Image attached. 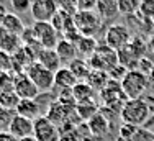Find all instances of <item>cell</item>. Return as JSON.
I'll return each instance as SVG.
<instances>
[{"label":"cell","instance_id":"cell-33","mask_svg":"<svg viewBox=\"0 0 154 141\" xmlns=\"http://www.w3.org/2000/svg\"><path fill=\"white\" fill-rule=\"evenodd\" d=\"M10 5H12V8H13V13H17V15L26 13V12H30V8H31L30 0H10Z\"/></svg>","mask_w":154,"mask_h":141},{"label":"cell","instance_id":"cell-39","mask_svg":"<svg viewBox=\"0 0 154 141\" xmlns=\"http://www.w3.org/2000/svg\"><path fill=\"white\" fill-rule=\"evenodd\" d=\"M7 8H5V5H3L2 2H0V27H2V21H3V18L7 17Z\"/></svg>","mask_w":154,"mask_h":141},{"label":"cell","instance_id":"cell-40","mask_svg":"<svg viewBox=\"0 0 154 141\" xmlns=\"http://www.w3.org/2000/svg\"><path fill=\"white\" fill-rule=\"evenodd\" d=\"M20 141H36L33 136H30V138H23V139H20Z\"/></svg>","mask_w":154,"mask_h":141},{"label":"cell","instance_id":"cell-18","mask_svg":"<svg viewBox=\"0 0 154 141\" xmlns=\"http://www.w3.org/2000/svg\"><path fill=\"white\" fill-rule=\"evenodd\" d=\"M54 49H56V53H57V56H59L62 64H69V62H72L74 59H77V54H79L77 53L75 44L67 41V39H64V38H61L59 41H57Z\"/></svg>","mask_w":154,"mask_h":141},{"label":"cell","instance_id":"cell-20","mask_svg":"<svg viewBox=\"0 0 154 141\" xmlns=\"http://www.w3.org/2000/svg\"><path fill=\"white\" fill-rule=\"evenodd\" d=\"M79 82V80L75 79V76L69 70L67 66H62L59 70H56L54 72V87L57 89H72L74 85Z\"/></svg>","mask_w":154,"mask_h":141},{"label":"cell","instance_id":"cell-21","mask_svg":"<svg viewBox=\"0 0 154 141\" xmlns=\"http://www.w3.org/2000/svg\"><path fill=\"white\" fill-rule=\"evenodd\" d=\"M67 67L75 76V79L79 80V82H85L87 77H89V74H90V70H92L89 61H87V59H82V58H77L72 62H69Z\"/></svg>","mask_w":154,"mask_h":141},{"label":"cell","instance_id":"cell-10","mask_svg":"<svg viewBox=\"0 0 154 141\" xmlns=\"http://www.w3.org/2000/svg\"><path fill=\"white\" fill-rule=\"evenodd\" d=\"M13 92L18 95L20 100H36L41 92L38 90L35 84L30 80V77L25 72L15 74V82H13Z\"/></svg>","mask_w":154,"mask_h":141},{"label":"cell","instance_id":"cell-6","mask_svg":"<svg viewBox=\"0 0 154 141\" xmlns=\"http://www.w3.org/2000/svg\"><path fill=\"white\" fill-rule=\"evenodd\" d=\"M25 74L30 77V80L38 87V90L41 92V94L49 92L51 89L54 87V72H51V70H48L46 67H43V66L36 61L25 70Z\"/></svg>","mask_w":154,"mask_h":141},{"label":"cell","instance_id":"cell-31","mask_svg":"<svg viewBox=\"0 0 154 141\" xmlns=\"http://www.w3.org/2000/svg\"><path fill=\"white\" fill-rule=\"evenodd\" d=\"M57 5V10H62L66 13H71V15H75L77 13V0H54Z\"/></svg>","mask_w":154,"mask_h":141},{"label":"cell","instance_id":"cell-26","mask_svg":"<svg viewBox=\"0 0 154 141\" xmlns=\"http://www.w3.org/2000/svg\"><path fill=\"white\" fill-rule=\"evenodd\" d=\"M100 110H98V105L95 103V100L92 102H84V103H77L75 105V113L79 115L80 120L89 121L92 117H95Z\"/></svg>","mask_w":154,"mask_h":141},{"label":"cell","instance_id":"cell-3","mask_svg":"<svg viewBox=\"0 0 154 141\" xmlns=\"http://www.w3.org/2000/svg\"><path fill=\"white\" fill-rule=\"evenodd\" d=\"M74 25L82 36L95 38V35L103 27V21L100 20L95 10H77L74 15Z\"/></svg>","mask_w":154,"mask_h":141},{"label":"cell","instance_id":"cell-14","mask_svg":"<svg viewBox=\"0 0 154 141\" xmlns=\"http://www.w3.org/2000/svg\"><path fill=\"white\" fill-rule=\"evenodd\" d=\"M72 110H75V108H72V107H67V105H62L61 102L54 100V102L51 103L49 107H48V110H46L45 115L57 127V125H61V123H64V121H67V118H69V115L72 113Z\"/></svg>","mask_w":154,"mask_h":141},{"label":"cell","instance_id":"cell-22","mask_svg":"<svg viewBox=\"0 0 154 141\" xmlns=\"http://www.w3.org/2000/svg\"><path fill=\"white\" fill-rule=\"evenodd\" d=\"M2 28L5 30V31H8V33H12V35H17V36H21V33L25 31V25H23V21H21V18H20V15H17V13H7V17L3 18V21H2Z\"/></svg>","mask_w":154,"mask_h":141},{"label":"cell","instance_id":"cell-19","mask_svg":"<svg viewBox=\"0 0 154 141\" xmlns=\"http://www.w3.org/2000/svg\"><path fill=\"white\" fill-rule=\"evenodd\" d=\"M87 128L92 133V136L95 138H102L108 133V120L103 115V112H98L95 117H92L89 121H87Z\"/></svg>","mask_w":154,"mask_h":141},{"label":"cell","instance_id":"cell-16","mask_svg":"<svg viewBox=\"0 0 154 141\" xmlns=\"http://www.w3.org/2000/svg\"><path fill=\"white\" fill-rule=\"evenodd\" d=\"M21 48H23V43H21L20 36L12 35V33L5 31V30L0 27V49L13 56V54H15L17 51H20Z\"/></svg>","mask_w":154,"mask_h":141},{"label":"cell","instance_id":"cell-35","mask_svg":"<svg viewBox=\"0 0 154 141\" xmlns=\"http://www.w3.org/2000/svg\"><path fill=\"white\" fill-rule=\"evenodd\" d=\"M126 72H128V69H126V67H123L122 64H116L115 67H113V69L108 72V77H110V80H115V82H122V80L125 79V76H126Z\"/></svg>","mask_w":154,"mask_h":141},{"label":"cell","instance_id":"cell-2","mask_svg":"<svg viewBox=\"0 0 154 141\" xmlns=\"http://www.w3.org/2000/svg\"><path fill=\"white\" fill-rule=\"evenodd\" d=\"M120 84H122V89L125 95L128 97V100L141 99L149 85V77L146 74H143L139 69H133V70H128L125 79Z\"/></svg>","mask_w":154,"mask_h":141},{"label":"cell","instance_id":"cell-27","mask_svg":"<svg viewBox=\"0 0 154 141\" xmlns=\"http://www.w3.org/2000/svg\"><path fill=\"white\" fill-rule=\"evenodd\" d=\"M116 2H118L120 17H133V15H138L141 0H116Z\"/></svg>","mask_w":154,"mask_h":141},{"label":"cell","instance_id":"cell-34","mask_svg":"<svg viewBox=\"0 0 154 141\" xmlns=\"http://www.w3.org/2000/svg\"><path fill=\"white\" fill-rule=\"evenodd\" d=\"M128 141H154V133H151L146 128H138Z\"/></svg>","mask_w":154,"mask_h":141},{"label":"cell","instance_id":"cell-8","mask_svg":"<svg viewBox=\"0 0 154 141\" xmlns=\"http://www.w3.org/2000/svg\"><path fill=\"white\" fill-rule=\"evenodd\" d=\"M33 138L36 141H61V133L46 115H41L33 121Z\"/></svg>","mask_w":154,"mask_h":141},{"label":"cell","instance_id":"cell-13","mask_svg":"<svg viewBox=\"0 0 154 141\" xmlns=\"http://www.w3.org/2000/svg\"><path fill=\"white\" fill-rule=\"evenodd\" d=\"M95 12L103 21H113L120 17L118 12V2L116 0H97L95 3Z\"/></svg>","mask_w":154,"mask_h":141},{"label":"cell","instance_id":"cell-37","mask_svg":"<svg viewBox=\"0 0 154 141\" xmlns=\"http://www.w3.org/2000/svg\"><path fill=\"white\" fill-rule=\"evenodd\" d=\"M97 0H77V8L79 10H95Z\"/></svg>","mask_w":154,"mask_h":141},{"label":"cell","instance_id":"cell-41","mask_svg":"<svg viewBox=\"0 0 154 141\" xmlns=\"http://www.w3.org/2000/svg\"><path fill=\"white\" fill-rule=\"evenodd\" d=\"M0 112H3V107H2V103H0Z\"/></svg>","mask_w":154,"mask_h":141},{"label":"cell","instance_id":"cell-17","mask_svg":"<svg viewBox=\"0 0 154 141\" xmlns=\"http://www.w3.org/2000/svg\"><path fill=\"white\" fill-rule=\"evenodd\" d=\"M15 113L20 115V117L28 118V120H31V121H35L36 118H39L43 115L41 113V105H39L36 100H20Z\"/></svg>","mask_w":154,"mask_h":141},{"label":"cell","instance_id":"cell-15","mask_svg":"<svg viewBox=\"0 0 154 141\" xmlns=\"http://www.w3.org/2000/svg\"><path fill=\"white\" fill-rule=\"evenodd\" d=\"M36 62H39L43 67H46L51 72H56L62 67V62L57 56L56 49H41L36 56Z\"/></svg>","mask_w":154,"mask_h":141},{"label":"cell","instance_id":"cell-9","mask_svg":"<svg viewBox=\"0 0 154 141\" xmlns=\"http://www.w3.org/2000/svg\"><path fill=\"white\" fill-rule=\"evenodd\" d=\"M33 33L36 36V41L43 49H54L57 41H59V33L54 30V27L48 21H35L33 25Z\"/></svg>","mask_w":154,"mask_h":141},{"label":"cell","instance_id":"cell-36","mask_svg":"<svg viewBox=\"0 0 154 141\" xmlns=\"http://www.w3.org/2000/svg\"><path fill=\"white\" fill-rule=\"evenodd\" d=\"M136 127H131V125H122V128H120V138L125 139V141H128L131 138V136L134 135V131H136Z\"/></svg>","mask_w":154,"mask_h":141},{"label":"cell","instance_id":"cell-1","mask_svg":"<svg viewBox=\"0 0 154 141\" xmlns=\"http://www.w3.org/2000/svg\"><path fill=\"white\" fill-rule=\"evenodd\" d=\"M149 115H151V107L143 99L126 100V103L120 112V117H122L125 125H131V127L136 128H143L148 123Z\"/></svg>","mask_w":154,"mask_h":141},{"label":"cell","instance_id":"cell-29","mask_svg":"<svg viewBox=\"0 0 154 141\" xmlns=\"http://www.w3.org/2000/svg\"><path fill=\"white\" fill-rule=\"evenodd\" d=\"M13 82H15L13 72H0V92L13 90Z\"/></svg>","mask_w":154,"mask_h":141},{"label":"cell","instance_id":"cell-42","mask_svg":"<svg viewBox=\"0 0 154 141\" xmlns=\"http://www.w3.org/2000/svg\"><path fill=\"white\" fill-rule=\"evenodd\" d=\"M30 2H31V3H33V2H36V0H30Z\"/></svg>","mask_w":154,"mask_h":141},{"label":"cell","instance_id":"cell-25","mask_svg":"<svg viewBox=\"0 0 154 141\" xmlns=\"http://www.w3.org/2000/svg\"><path fill=\"white\" fill-rule=\"evenodd\" d=\"M85 82L89 84L95 92H102V90H103V89L108 85V82H110L108 72H103V70H95V69H92V70H90V74H89V77H87Z\"/></svg>","mask_w":154,"mask_h":141},{"label":"cell","instance_id":"cell-28","mask_svg":"<svg viewBox=\"0 0 154 141\" xmlns=\"http://www.w3.org/2000/svg\"><path fill=\"white\" fill-rule=\"evenodd\" d=\"M0 103H2L3 110H8V112H15L18 103H20V99L13 90L8 92H0Z\"/></svg>","mask_w":154,"mask_h":141},{"label":"cell","instance_id":"cell-38","mask_svg":"<svg viewBox=\"0 0 154 141\" xmlns=\"http://www.w3.org/2000/svg\"><path fill=\"white\" fill-rule=\"evenodd\" d=\"M0 141H17L8 131H0Z\"/></svg>","mask_w":154,"mask_h":141},{"label":"cell","instance_id":"cell-7","mask_svg":"<svg viewBox=\"0 0 154 141\" xmlns=\"http://www.w3.org/2000/svg\"><path fill=\"white\" fill-rule=\"evenodd\" d=\"M102 95V102H103L105 107L112 110H116V112H122L123 105L126 103L128 97L125 95L123 89H122V84L120 82H115V80H110L108 85L100 92Z\"/></svg>","mask_w":154,"mask_h":141},{"label":"cell","instance_id":"cell-24","mask_svg":"<svg viewBox=\"0 0 154 141\" xmlns=\"http://www.w3.org/2000/svg\"><path fill=\"white\" fill-rule=\"evenodd\" d=\"M72 95H74L75 103L92 102L94 97H95V90L87 82H77L74 87H72Z\"/></svg>","mask_w":154,"mask_h":141},{"label":"cell","instance_id":"cell-32","mask_svg":"<svg viewBox=\"0 0 154 141\" xmlns=\"http://www.w3.org/2000/svg\"><path fill=\"white\" fill-rule=\"evenodd\" d=\"M12 70H13L12 54L0 49V72H12Z\"/></svg>","mask_w":154,"mask_h":141},{"label":"cell","instance_id":"cell-23","mask_svg":"<svg viewBox=\"0 0 154 141\" xmlns=\"http://www.w3.org/2000/svg\"><path fill=\"white\" fill-rule=\"evenodd\" d=\"M75 48H77V53L82 56V59H89L97 51L98 43L92 36H80L79 41L75 43Z\"/></svg>","mask_w":154,"mask_h":141},{"label":"cell","instance_id":"cell-11","mask_svg":"<svg viewBox=\"0 0 154 141\" xmlns=\"http://www.w3.org/2000/svg\"><path fill=\"white\" fill-rule=\"evenodd\" d=\"M30 12H31V17L35 18V21L51 23L54 15L57 13V5L54 0H36V2L31 3Z\"/></svg>","mask_w":154,"mask_h":141},{"label":"cell","instance_id":"cell-12","mask_svg":"<svg viewBox=\"0 0 154 141\" xmlns=\"http://www.w3.org/2000/svg\"><path fill=\"white\" fill-rule=\"evenodd\" d=\"M7 131H8L17 141H20L23 138H30V136H33V121L15 113Z\"/></svg>","mask_w":154,"mask_h":141},{"label":"cell","instance_id":"cell-30","mask_svg":"<svg viewBox=\"0 0 154 141\" xmlns=\"http://www.w3.org/2000/svg\"><path fill=\"white\" fill-rule=\"evenodd\" d=\"M138 15L148 18V20H154V0H141Z\"/></svg>","mask_w":154,"mask_h":141},{"label":"cell","instance_id":"cell-4","mask_svg":"<svg viewBox=\"0 0 154 141\" xmlns=\"http://www.w3.org/2000/svg\"><path fill=\"white\" fill-rule=\"evenodd\" d=\"M90 67L95 70H103V72H110L116 64H118V54L116 51H113L112 48H108L107 44H98L97 51L90 56L89 59Z\"/></svg>","mask_w":154,"mask_h":141},{"label":"cell","instance_id":"cell-5","mask_svg":"<svg viewBox=\"0 0 154 141\" xmlns=\"http://www.w3.org/2000/svg\"><path fill=\"white\" fill-rule=\"evenodd\" d=\"M131 39H133V35H131L130 28L122 23H112L105 31V44L116 53L126 48L131 43Z\"/></svg>","mask_w":154,"mask_h":141}]
</instances>
